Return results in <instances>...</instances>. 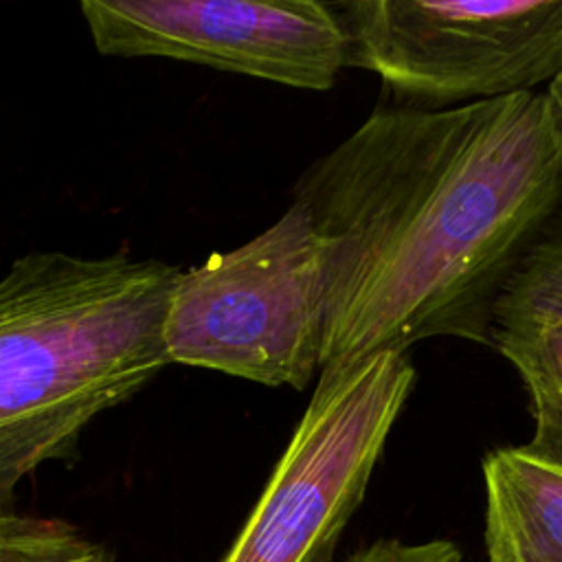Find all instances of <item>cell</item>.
<instances>
[{
  "mask_svg": "<svg viewBox=\"0 0 562 562\" xmlns=\"http://www.w3.org/2000/svg\"><path fill=\"white\" fill-rule=\"evenodd\" d=\"M323 250L318 373L454 336L490 345L496 294L562 209L544 92L382 108L296 182Z\"/></svg>",
  "mask_w": 562,
  "mask_h": 562,
  "instance_id": "6da1fadb",
  "label": "cell"
},
{
  "mask_svg": "<svg viewBox=\"0 0 562 562\" xmlns=\"http://www.w3.org/2000/svg\"><path fill=\"white\" fill-rule=\"evenodd\" d=\"M180 268L119 250H37L0 279V514L44 463H70L83 430L169 362Z\"/></svg>",
  "mask_w": 562,
  "mask_h": 562,
  "instance_id": "7a4b0ae2",
  "label": "cell"
},
{
  "mask_svg": "<svg viewBox=\"0 0 562 562\" xmlns=\"http://www.w3.org/2000/svg\"><path fill=\"white\" fill-rule=\"evenodd\" d=\"M321 342L323 250L299 202L250 241L178 277L165 323L171 364L303 391Z\"/></svg>",
  "mask_w": 562,
  "mask_h": 562,
  "instance_id": "3957f363",
  "label": "cell"
},
{
  "mask_svg": "<svg viewBox=\"0 0 562 562\" xmlns=\"http://www.w3.org/2000/svg\"><path fill=\"white\" fill-rule=\"evenodd\" d=\"M415 384L406 353L318 373L312 400L222 562H334Z\"/></svg>",
  "mask_w": 562,
  "mask_h": 562,
  "instance_id": "277c9868",
  "label": "cell"
},
{
  "mask_svg": "<svg viewBox=\"0 0 562 562\" xmlns=\"http://www.w3.org/2000/svg\"><path fill=\"white\" fill-rule=\"evenodd\" d=\"M347 66L413 108L533 92L562 70V0H356L331 4Z\"/></svg>",
  "mask_w": 562,
  "mask_h": 562,
  "instance_id": "5b68a950",
  "label": "cell"
},
{
  "mask_svg": "<svg viewBox=\"0 0 562 562\" xmlns=\"http://www.w3.org/2000/svg\"><path fill=\"white\" fill-rule=\"evenodd\" d=\"M101 55L169 57L327 90L347 68L331 4L316 0H83Z\"/></svg>",
  "mask_w": 562,
  "mask_h": 562,
  "instance_id": "8992f818",
  "label": "cell"
},
{
  "mask_svg": "<svg viewBox=\"0 0 562 562\" xmlns=\"http://www.w3.org/2000/svg\"><path fill=\"white\" fill-rule=\"evenodd\" d=\"M490 347L529 393L533 435L522 448L562 468V209L496 294Z\"/></svg>",
  "mask_w": 562,
  "mask_h": 562,
  "instance_id": "52a82bcc",
  "label": "cell"
},
{
  "mask_svg": "<svg viewBox=\"0 0 562 562\" xmlns=\"http://www.w3.org/2000/svg\"><path fill=\"white\" fill-rule=\"evenodd\" d=\"M487 562H562V468L518 448L483 459Z\"/></svg>",
  "mask_w": 562,
  "mask_h": 562,
  "instance_id": "ba28073f",
  "label": "cell"
},
{
  "mask_svg": "<svg viewBox=\"0 0 562 562\" xmlns=\"http://www.w3.org/2000/svg\"><path fill=\"white\" fill-rule=\"evenodd\" d=\"M0 562H121L103 542L61 518L0 514Z\"/></svg>",
  "mask_w": 562,
  "mask_h": 562,
  "instance_id": "9c48e42d",
  "label": "cell"
},
{
  "mask_svg": "<svg viewBox=\"0 0 562 562\" xmlns=\"http://www.w3.org/2000/svg\"><path fill=\"white\" fill-rule=\"evenodd\" d=\"M342 562H463V553L452 540L443 538L426 542L380 538L362 549H356Z\"/></svg>",
  "mask_w": 562,
  "mask_h": 562,
  "instance_id": "30bf717a",
  "label": "cell"
},
{
  "mask_svg": "<svg viewBox=\"0 0 562 562\" xmlns=\"http://www.w3.org/2000/svg\"><path fill=\"white\" fill-rule=\"evenodd\" d=\"M547 99H549V105H551V112L555 116V123L562 132V70L547 83V90H544Z\"/></svg>",
  "mask_w": 562,
  "mask_h": 562,
  "instance_id": "8fae6325",
  "label": "cell"
}]
</instances>
